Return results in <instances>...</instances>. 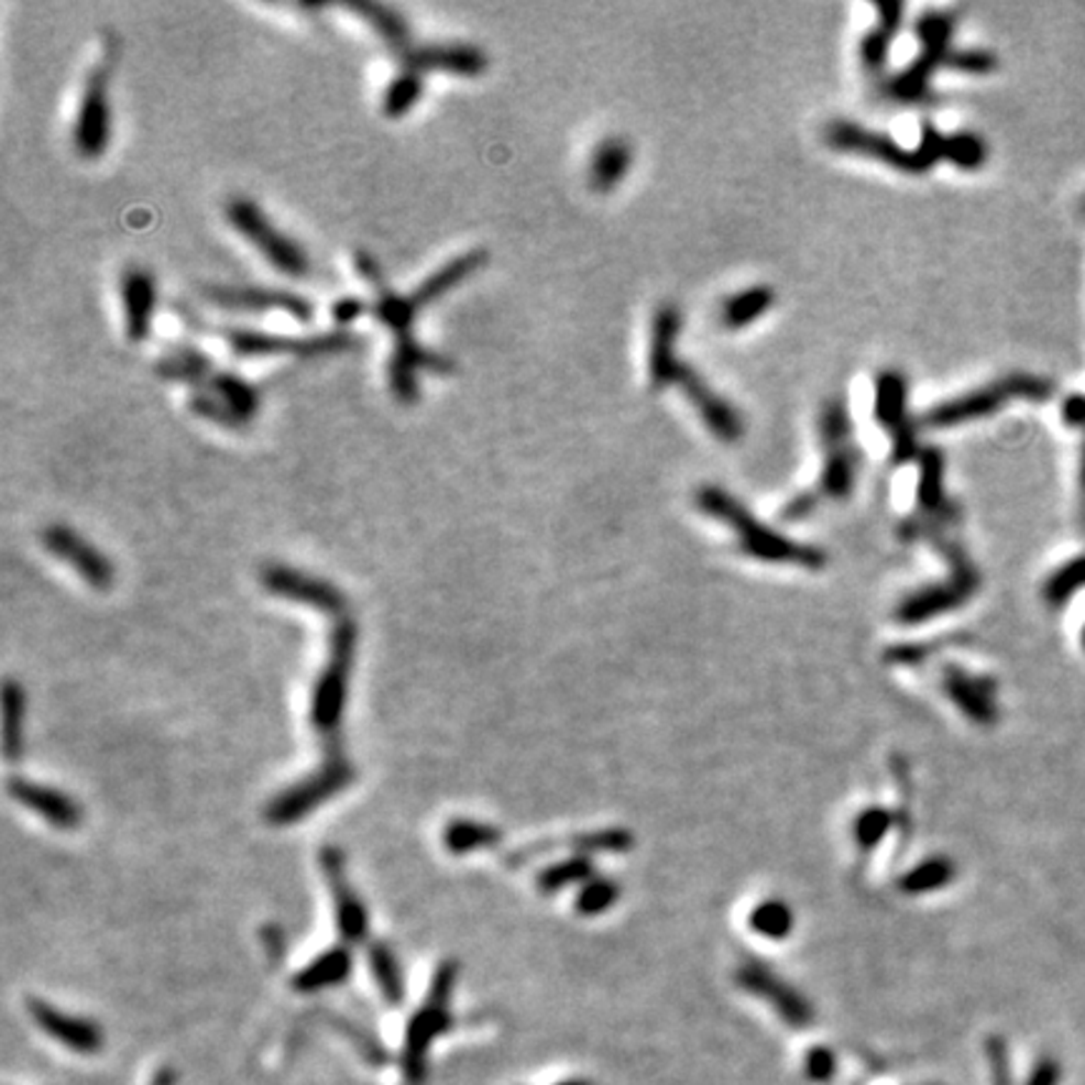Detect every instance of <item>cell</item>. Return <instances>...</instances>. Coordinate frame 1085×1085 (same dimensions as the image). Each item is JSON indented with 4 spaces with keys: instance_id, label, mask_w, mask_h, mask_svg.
Returning <instances> with one entry per match:
<instances>
[{
    "instance_id": "13",
    "label": "cell",
    "mask_w": 1085,
    "mask_h": 1085,
    "mask_svg": "<svg viewBox=\"0 0 1085 1085\" xmlns=\"http://www.w3.org/2000/svg\"><path fill=\"white\" fill-rule=\"evenodd\" d=\"M111 43L101 64L88 74L81 94V106L74 123V146L78 156L99 158L106 154L111 141V103H109V70H111Z\"/></svg>"
},
{
    "instance_id": "18",
    "label": "cell",
    "mask_w": 1085,
    "mask_h": 1085,
    "mask_svg": "<svg viewBox=\"0 0 1085 1085\" xmlns=\"http://www.w3.org/2000/svg\"><path fill=\"white\" fill-rule=\"evenodd\" d=\"M41 542L51 556L66 560L94 591H109L113 585L116 571L111 560L99 548H94L86 538L78 536L76 530L56 523V526H48L41 533Z\"/></svg>"
},
{
    "instance_id": "1",
    "label": "cell",
    "mask_w": 1085,
    "mask_h": 1085,
    "mask_svg": "<svg viewBox=\"0 0 1085 1085\" xmlns=\"http://www.w3.org/2000/svg\"><path fill=\"white\" fill-rule=\"evenodd\" d=\"M681 325V309L673 302L658 305L651 319V344H648V382L656 393L671 385L679 387L714 438L722 442L742 440L746 432L742 413L716 390H711L687 360H679L676 354Z\"/></svg>"
},
{
    "instance_id": "8",
    "label": "cell",
    "mask_w": 1085,
    "mask_h": 1085,
    "mask_svg": "<svg viewBox=\"0 0 1085 1085\" xmlns=\"http://www.w3.org/2000/svg\"><path fill=\"white\" fill-rule=\"evenodd\" d=\"M354 648H358V624L350 616L337 618L332 636H329L327 666L317 676L313 704H309V724L319 736H327L332 742H337V732L344 719Z\"/></svg>"
},
{
    "instance_id": "30",
    "label": "cell",
    "mask_w": 1085,
    "mask_h": 1085,
    "mask_svg": "<svg viewBox=\"0 0 1085 1085\" xmlns=\"http://www.w3.org/2000/svg\"><path fill=\"white\" fill-rule=\"evenodd\" d=\"M485 262H487L485 249H470V252L460 254L452 262L445 264L442 270L430 274V277L413 292L410 299L415 302L417 309L428 307L432 302H438L442 295L456 289L458 284H462L468 277H473L480 266H485Z\"/></svg>"
},
{
    "instance_id": "51",
    "label": "cell",
    "mask_w": 1085,
    "mask_h": 1085,
    "mask_svg": "<svg viewBox=\"0 0 1085 1085\" xmlns=\"http://www.w3.org/2000/svg\"><path fill=\"white\" fill-rule=\"evenodd\" d=\"M264 940L270 942V945H266V950H270V955H272L274 960L284 957V935H282V930H277V928H266V930H264Z\"/></svg>"
},
{
    "instance_id": "31",
    "label": "cell",
    "mask_w": 1085,
    "mask_h": 1085,
    "mask_svg": "<svg viewBox=\"0 0 1085 1085\" xmlns=\"http://www.w3.org/2000/svg\"><path fill=\"white\" fill-rule=\"evenodd\" d=\"M197 387H207L211 395H215L227 410L237 417V423L244 425L252 423L256 413H260L262 397L260 390H256L252 382H246L244 377L234 375V372H211V375L201 382ZM194 390V387H191Z\"/></svg>"
},
{
    "instance_id": "35",
    "label": "cell",
    "mask_w": 1085,
    "mask_h": 1085,
    "mask_svg": "<svg viewBox=\"0 0 1085 1085\" xmlns=\"http://www.w3.org/2000/svg\"><path fill=\"white\" fill-rule=\"evenodd\" d=\"M344 8L354 15H360L364 23H370L397 56L410 48V31H407L405 18L393 11V8L380 3H347Z\"/></svg>"
},
{
    "instance_id": "11",
    "label": "cell",
    "mask_w": 1085,
    "mask_h": 1085,
    "mask_svg": "<svg viewBox=\"0 0 1085 1085\" xmlns=\"http://www.w3.org/2000/svg\"><path fill=\"white\" fill-rule=\"evenodd\" d=\"M227 219L239 234L246 237L260 252L266 256L274 270H280L287 277H305L309 272V260L295 239L272 224L270 217L256 207L252 199L234 197L227 204Z\"/></svg>"
},
{
    "instance_id": "14",
    "label": "cell",
    "mask_w": 1085,
    "mask_h": 1085,
    "mask_svg": "<svg viewBox=\"0 0 1085 1085\" xmlns=\"http://www.w3.org/2000/svg\"><path fill=\"white\" fill-rule=\"evenodd\" d=\"M875 417L877 423L889 432V440H892L895 465H905V462L918 460L920 456L918 425H914L910 407H907V377L902 372L885 370L877 375Z\"/></svg>"
},
{
    "instance_id": "49",
    "label": "cell",
    "mask_w": 1085,
    "mask_h": 1085,
    "mask_svg": "<svg viewBox=\"0 0 1085 1085\" xmlns=\"http://www.w3.org/2000/svg\"><path fill=\"white\" fill-rule=\"evenodd\" d=\"M1057 1083H1061V1065H1057V1061H1053V1057H1043V1061H1038L1033 1073L1028 1075L1026 1085H1057Z\"/></svg>"
},
{
    "instance_id": "9",
    "label": "cell",
    "mask_w": 1085,
    "mask_h": 1085,
    "mask_svg": "<svg viewBox=\"0 0 1085 1085\" xmlns=\"http://www.w3.org/2000/svg\"><path fill=\"white\" fill-rule=\"evenodd\" d=\"M354 781V767L344 757L340 742L325 744V764L307 779L297 781L289 789L280 791L270 804L264 807L266 822L274 826H289L305 820L319 804L332 799Z\"/></svg>"
},
{
    "instance_id": "3",
    "label": "cell",
    "mask_w": 1085,
    "mask_h": 1085,
    "mask_svg": "<svg viewBox=\"0 0 1085 1085\" xmlns=\"http://www.w3.org/2000/svg\"><path fill=\"white\" fill-rule=\"evenodd\" d=\"M697 508L709 518L722 520L734 530L742 554L749 558L764 560L777 566H797L804 571H822L826 566V554L822 548L799 542L789 536H781L767 523H761L746 505L719 485H701L697 491Z\"/></svg>"
},
{
    "instance_id": "10",
    "label": "cell",
    "mask_w": 1085,
    "mask_h": 1085,
    "mask_svg": "<svg viewBox=\"0 0 1085 1085\" xmlns=\"http://www.w3.org/2000/svg\"><path fill=\"white\" fill-rule=\"evenodd\" d=\"M918 465V508L900 523V538L907 542L930 540L960 520V505L945 491V452L930 445L920 450Z\"/></svg>"
},
{
    "instance_id": "53",
    "label": "cell",
    "mask_w": 1085,
    "mask_h": 1085,
    "mask_svg": "<svg viewBox=\"0 0 1085 1085\" xmlns=\"http://www.w3.org/2000/svg\"><path fill=\"white\" fill-rule=\"evenodd\" d=\"M1081 495H1083V505H1085V428H1083V450H1081Z\"/></svg>"
},
{
    "instance_id": "29",
    "label": "cell",
    "mask_w": 1085,
    "mask_h": 1085,
    "mask_svg": "<svg viewBox=\"0 0 1085 1085\" xmlns=\"http://www.w3.org/2000/svg\"><path fill=\"white\" fill-rule=\"evenodd\" d=\"M352 953L347 945L329 947L327 953L317 955L313 963L292 977V990L302 995H313L319 990H327V987H335L344 983L352 973Z\"/></svg>"
},
{
    "instance_id": "32",
    "label": "cell",
    "mask_w": 1085,
    "mask_h": 1085,
    "mask_svg": "<svg viewBox=\"0 0 1085 1085\" xmlns=\"http://www.w3.org/2000/svg\"><path fill=\"white\" fill-rule=\"evenodd\" d=\"M777 302V292L769 284H754L728 297L719 313V322L726 329H744L764 317Z\"/></svg>"
},
{
    "instance_id": "26",
    "label": "cell",
    "mask_w": 1085,
    "mask_h": 1085,
    "mask_svg": "<svg viewBox=\"0 0 1085 1085\" xmlns=\"http://www.w3.org/2000/svg\"><path fill=\"white\" fill-rule=\"evenodd\" d=\"M123 329L129 342H144L151 332V317L156 309V284L144 266H127L121 274Z\"/></svg>"
},
{
    "instance_id": "17",
    "label": "cell",
    "mask_w": 1085,
    "mask_h": 1085,
    "mask_svg": "<svg viewBox=\"0 0 1085 1085\" xmlns=\"http://www.w3.org/2000/svg\"><path fill=\"white\" fill-rule=\"evenodd\" d=\"M260 578L264 589L280 595V599L317 609L319 613H327V616L335 618H342L347 613V595L335 583L325 581V578L309 576L305 571H297V568L280 563L264 566Z\"/></svg>"
},
{
    "instance_id": "42",
    "label": "cell",
    "mask_w": 1085,
    "mask_h": 1085,
    "mask_svg": "<svg viewBox=\"0 0 1085 1085\" xmlns=\"http://www.w3.org/2000/svg\"><path fill=\"white\" fill-rule=\"evenodd\" d=\"M895 824V814L887 812L885 807H867L865 812L857 814L855 820V842L862 855H869L872 850L879 847L889 830Z\"/></svg>"
},
{
    "instance_id": "16",
    "label": "cell",
    "mask_w": 1085,
    "mask_h": 1085,
    "mask_svg": "<svg viewBox=\"0 0 1085 1085\" xmlns=\"http://www.w3.org/2000/svg\"><path fill=\"white\" fill-rule=\"evenodd\" d=\"M319 867H322L329 895H332L335 902L337 932L347 945H360L370 935V914L360 895L354 892L350 877H347L342 850L335 847V844L319 850Z\"/></svg>"
},
{
    "instance_id": "40",
    "label": "cell",
    "mask_w": 1085,
    "mask_h": 1085,
    "mask_svg": "<svg viewBox=\"0 0 1085 1085\" xmlns=\"http://www.w3.org/2000/svg\"><path fill=\"white\" fill-rule=\"evenodd\" d=\"M593 879V862L589 855H573L546 867L538 875V892L556 895L571 885H585Z\"/></svg>"
},
{
    "instance_id": "52",
    "label": "cell",
    "mask_w": 1085,
    "mask_h": 1085,
    "mask_svg": "<svg viewBox=\"0 0 1085 1085\" xmlns=\"http://www.w3.org/2000/svg\"><path fill=\"white\" fill-rule=\"evenodd\" d=\"M174 1083H176V1075L172 1068H158L154 1075V1081H151V1085H174Z\"/></svg>"
},
{
    "instance_id": "43",
    "label": "cell",
    "mask_w": 1085,
    "mask_h": 1085,
    "mask_svg": "<svg viewBox=\"0 0 1085 1085\" xmlns=\"http://www.w3.org/2000/svg\"><path fill=\"white\" fill-rule=\"evenodd\" d=\"M621 895L618 885L609 877H593L578 889L576 897V912L583 914V918H595V914L609 912L613 905H616Z\"/></svg>"
},
{
    "instance_id": "7",
    "label": "cell",
    "mask_w": 1085,
    "mask_h": 1085,
    "mask_svg": "<svg viewBox=\"0 0 1085 1085\" xmlns=\"http://www.w3.org/2000/svg\"><path fill=\"white\" fill-rule=\"evenodd\" d=\"M928 542L945 556L950 576L947 581L922 585V589L905 595L895 611V618L907 626H918L924 624V621L942 616V613L960 609L980 589V573H977L971 556H967V550L957 540L950 538L947 533H940V536H932Z\"/></svg>"
},
{
    "instance_id": "50",
    "label": "cell",
    "mask_w": 1085,
    "mask_h": 1085,
    "mask_svg": "<svg viewBox=\"0 0 1085 1085\" xmlns=\"http://www.w3.org/2000/svg\"><path fill=\"white\" fill-rule=\"evenodd\" d=\"M1061 415H1063V423L1068 425V428H1085V395H1071V397H1065L1063 399V407H1061Z\"/></svg>"
},
{
    "instance_id": "38",
    "label": "cell",
    "mask_w": 1085,
    "mask_h": 1085,
    "mask_svg": "<svg viewBox=\"0 0 1085 1085\" xmlns=\"http://www.w3.org/2000/svg\"><path fill=\"white\" fill-rule=\"evenodd\" d=\"M955 862L950 857H928L920 862L918 867H912L907 875L900 879V889L907 895H930L938 892V889L947 887L955 879Z\"/></svg>"
},
{
    "instance_id": "37",
    "label": "cell",
    "mask_w": 1085,
    "mask_h": 1085,
    "mask_svg": "<svg viewBox=\"0 0 1085 1085\" xmlns=\"http://www.w3.org/2000/svg\"><path fill=\"white\" fill-rule=\"evenodd\" d=\"M23 722H25V691L18 681L3 683V754L8 761L23 757Z\"/></svg>"
},
{
    "instance_id": "19",
    "label": "cell",
    "mask_w": 1085,
    "mask_h": 1085,
    "mask_svg": "<svg viewBox=\"0 0 1085 1085\" xmlns=\"http://www.w3.org/2000/svg\"><path fill=\"white\" fill-rule=\"evenodd\" d=\"M211 305L231 313H287L299 322H309L315 317L313 302L284 289L264 287H207L204 289Z\"/></svg>"
},
{
    "instance_id": "33",
    "label": "cell",
    "mask_w": 1085,
    "mask_h": 1085,
    "mask_svg": "<svg viewBox=\"0 0 1085 1085\" xmlns=\"http://www.w3.org/2000/svg\"><path fill=\"white\" fill-rule=\"evenodd\" d=\"M503 832L497 830L495 824L478 822V820H450L442 830V847L450 852V855L462 857L470 855V852L480 850H493L501 844Z\"/></svg>"
},
{
    "instance_id": "27",
    "label": "cell",
    "mask_w": 1085,
    "mask_h": 1085,
    "mask_svg": "<svg viewBox=\"0 0 1085 1085\" xmlns=\"http://www.w3.org/2000/svg\"><path fill=\"white\" fill-rule=\"evenodd\" d=\"M875 11H877L875 29H869L865 33V39L859 41V61L867 74L879 76L887 66V56L889 48H892L895 35L902 29L905 3H900V0H877Z\"/></svg>"
},
{
    "instance_id": "47",
    "label": "cell",
    "mask_w": 1085,
    "mask_h": 1085,
    "mask_svg": "<svg viewBox=\"0 0 1085 1085\" xmlns=\"http://www.w3.org/2000/svg\"><path fill=\"white\" fill-rule=\"evenodd\" d=\"M987 1061H990V1065H993L990 1073H993L995 1085H1012L1008 1045H1005L1000 1038L987 1040Z\"/></svg>"
},
{
    "instance_id": "48",
    "label": "cell",
    "mask_w": 1085,
    "mask_h": 1085,
    "mask_svg": "<svg viewBox=\"0 0 1085 1085\" xmlns=\"http://www.w3.org/2000/svg\"><path fill=\"white\" fill-rule=\"evenodd\" d=\"M368 309L370 307L364 305L362 299L344 297V299H337L332 305V317H335L337 325H352V322H358V319L368 313Z\"/></svg>"
},
{
    "instance_id": "24",
    "label": "cell",
    "mask_w": 1085,
    "mask_h": 1085,
    "mask_svg": "<svg viewBox=\"0 0 1085 1085\" xmlns=\"http://www.w3.org/2000/svg\"><path fill=\"white\" fill-rule=\"evenodd\" d=\"M8 794H11L18 804L31 809L33 814H39L56 830H76L78 824L84 822V809L78 807L76 799H70L68 794L58 789L35 785L31 779L13 777L8 779Z\"/></svg>"
},
{
    "instance_id": "41",
    "label": "cell",
    "mask_w": 1085,
    "mask_h": 1085,
    "mask_svg": "<svg viewBox=\"0 0 1085 1085\" xmlns=\"http://www.w3.org/2000/svg\"><path fill=\"white\" fill-rule=\"evenodd\" d=\"M749 924L757 935L767 940H787L794 930V912L781 900H764L754 907Z\"/></svg>"
},
{
    "instance_id": "21",
    "label": "cell",
    "mask_w": 1085,
    "mask_h": 1085,
    "mask_svg": "<svg viewBox=\"0 0 1085 1085\" xmlns=\"http://www.w3.org/2000/svg\"><path fill=\"white\" fill-rule=\"evenodd\" d=\"M452 1026L448 1005L425 1000L420 1010L407 1022L405 1048H403V1073L410 1085L425 1078V1063H428L430 1045Z\"/></svg>"
},
{
    "instance_id": "2",
    "label": "cell",
    "mask_w": 1085,
    "mask_h": 1085,
    "mask_svg": "<svg viewBox=\"0 0 1085 1085\" xmlns=\"http://www.w3.org/2000/svg\"><path fill=\"white\" fill-rule=\"evenodd\" d=\"M820 442H822V473L817 478V485L809 491L799 493L781 508L785 520H802L812 515L822 503L830 501H847L855 493L862 450L855 440V423H852L850 405L844 397H830L822 405L820 423Z\"/></svg>"
},
{
    "instance_id": "54",
    "label": "cell",
    "mask_w": 1085,
    "mask_h": 1085,
    "mask_svg": "<svg viewBox=\"0 0 1085 1085\" xmlns=\"http://www.w3.org/2000/svg\"><path fill=\"white\" fill-rule=\"evenodd\" d=\"M558 1085H591V1083H585V1081H566V1083H558Z\"/></svg>"
},
{
    "instance_id": "22",
    "label": "cell",
    "mask_w": 1085,
    "mask_h": 1085,
    "mask_svg": "<svg viewBox=\"0 0 1085 1085\" xmlns=\"http://www.w3.org/2000/svg\"><path fill=\"white\" fill-rule=\"evenodd\" d=\"M29 1016L43 1033L53 1040H58V1043L66 1045L68 1051L94 1055L103 1048V1033L94 1020L68 1016V1012L53 1008L51 1002L39 998H29Z\"/></svg>"
},
{
    "instance_id": "44",
    "label": "cell",
    "mask_w": 1085,
    "mask_h": 1085,
    "mask_svg": "<svg viewBox=\"0 0 1085 1085\" xmlns=\"http://www.w3.org/2000/svg\"><path fill=\"white\" fill-rule=\"evenodd\" d=\"M571 847L581 850V855L589 857L591 852H626L634 847V837H631L628 830H601L578 834V837H573Z\"/></svg>"
},
{
    "instance_id": "55",
    "label": "cell",
    "mask_w": 1085,
    "mask_h": 1085,
    "mask_svg": "<svg viewBox=\"0 0 1085 1085\" xmlns=\"http://www.w3.org/2000/svg\"><path fill=\"white\" fill-rule=\"evenodd\" d=\"M1081 215L1085 217V199H1083V204H1081Z\"/></svg>"
},
{
    "instance_id": "23",
    "label": "cell",
    "mask_w": 1085,
    "mask_h": 1085,
    "mask_svg": "<svg viewBox=\"0 0 1085 1085\" xmlns=\"http://www.w3.org/2000/svg\"><path fill=\"white\" fill-rule=\"evenodd\" d=\"M397 58L405 68L417 70V74H423V70H445V74L475 78L487 70L485 51L473 46V43H430V46L420 48L410 46L399 53Z\"/></svg>"
},
{
    "instance_id": "15",
    "label": "cell",
    "mask_w": 1085,
    "mask_h": 1085,
    "mask_svg": "<svg viewBox=\"0 0 1085 1085\" xmlns=\"http://www.w3.org/2000/svg\"><path fill=\"white\" fill-rule=\"evenodd\" d=\"M736 983L754 998L769 1002V1008L777 1016L789 1022L791 1028L804 1030L814 1022V1008L809 1005L802 993L794 985H789L785 977H779L761 960H749L736 971Z\"/></svg>"
},
{
    "instance_id": "12",
    "label": "cell",
    "mask_w": 1085,
    "mask_h": 1085,
    "mask_svg": "<svg viewBox=\"0 0 1085 1085\" xmlns=\"http://www.w3.org/2000/svg\"><path fill=\"white\" fill-rule=\"evenodd\" d=\"M224 340L231 347V352L239 358H266V354H299V358H322V354H337L354 350L360 344V337L344 329L337 332H325L315 337H287V335H270L256 332V329L231 327L224 329Z\"/></svg>"
},
{
    "instance_id": "6",
    "label": "cell",
    "mask_w": 1085,
    "mask_h": 1085,
    "mask_svg": "<svg viewBox=\"0 0 1085 1085\" xmlns=\"http://www.w3.org/2000/svg\"><path fill=\"white\" fill-rule=\"evenodd\" d=\"M957 29V13L953 11H928L920 15L918 35L920 53L900 74L887 78L883 94L895 103L922 106L935 101L932 94V76L940 68H947L953 56V35Z\"/></svg>"
},
{
    "instance_id": "28",
    "label": "cell",
    "mask_w": 1085,
    "mask_h": 1085,
    "mask_svg": "<svg viewBox=\"0 0 1085 1085\" xmlns=\"http://www.w3.org/2000/svg\"><path fill=\"white\" fill-rule=\"evenodd\" d=\"M634 166V149L626 139L609 136L595 146L589 164V184L593 191L609 194L626 179Z\"/></svg>"
},
{
    "instance_id": "46",
    "label": "cell",
    "mask_w": 1085,
    "mask_h": 1085,
    "mask_svg": "<svg viewBox=\"0 0 1085 1085\" xmlns=\"http://www.w3.org/2000/svg\"><path fill=\"white\" fill-rule=\"evenodd\" d=\"M834 1073H837V1057H834L830 1048H812L807 1053V1075L814 1083L832 1081Z\"/></svg>"
},
{
    "instance_id": "36",
    "label": "cell",
    "mask_w": 1085,
    "mask_h": 1085,
    "mask_svg": "<svg viewBox=\"0 0 1085 1085\" xmlns=\"http://www.w3.org/2000/svg\"><path fill=\"white\" fill-rule=\"evenodd\" d=\"M370 971L380 987V995L387 1005H399L405 1000V975L399 967L395 950L385 940H377L370 945Z\"/></svg>"
},
{
    "instance_id": "20",
    "label": "cell",
    "mask_w": 1085,
    "mask_h": 1085,
    "mask_svg": "<svg viewBox=\"0 0 1085 1085\" xmlns=\"http://www.w3.org/2000/svg\"><path fill=\"white\" fill-rule=\"evenodd\" d=\"M428 370V372H452L456 364L452 360L442 358V354L428 350V347L417 344L415 337L413 340L395 342L393 358H390L387 377H390V390L399 405H415L417 397H420V385H417V372Z\"/></svg>"
},
{
    "instance_id": "45",
    "label": "cell",
    "mask_w": 1085,
    "mask_h": 1085,
    "mask_svg": "<svg viewBox=\"0 0 1085 1085\" xmlns=\"http://www.w3.org/2000/svg\"><path fill=\"white\" fill-rule=\"evenodd\" d=\"M998 66H1000L998 56H995L993 51H983V48L953 51V56H950V64H947V68L965 70V74H975V76L993 74V70H998Z\"/></svg>"
},
{
    "instance_id": "5",
    "label": "cell",
    "mask_w": 1085,
    "mask_h": 1085,
    "mask_svg": "<svg viewBox=\"0 0 1085 1085\" xmlns=\"http://www.w3.org/2000/svg\"><path fill=\"white\" fill-rule=\"evenodd\" d=\"M1053 393L1055 385L1051 380L1030 375V372H1012V375H1002L998 380H993L990 385H980L971 390V393H963L932 405L930 410L922 415V425L930 430L960 428V425L965 423L995 415L998 410H1002L1005 405H1010L1012 399H1035V403H1040V399L1053 397Z\"/></svg>"
},
{
    "instance_id": "34",
    "label": "cell",
    "mask_w": 1085,
    "mask_h": 1085,
    "mask_svg": "<svg viewBox=\"0 0 1085 1085\" xmlns=\"http://www.w3.org/2000/svg\"><path fill=\"white\" fill-rule=\"evenodd\" d=\"M215 368H211V360L204 354L197 347H174L172 352L158 358L156 362V375L172 382H184V385L197 387L207 380Z\"/></svg>"
},
{
    "instance_id": "25",
    "label": "cell",
    "mask_w": 1085,
    "mask_h": 1085,
    "mask_svg": "<svg viewBox=\"0 0 1085 1085\" xmlns=\"http://www.w3.org/2000/svg\"><path fill=\"white\" fill-rule=\"evenodd\" d=\"M942 691L977 726H993L995 719H998L995 683L985 676H973L957 669V666H945L942 669Z\"/></svg>"
},
{
    "instance_id": "4",
    "label": "cell",
    "mask_w": 1085,
    "mask_h": 1085,
    "mask_svg": "<svg viewBox=\"0 0 1085 1085\" xmlns=\"http://www.w3.org/2000/svg\"><path fill=\"white\" fill-rule=\"evenodd\" d=\"M824 144L840 151V154L875 158L879 164L912 176L930 172L938 162H950V156H953V133H942L932 123H924L922 127L918 146L905 149L892 136L837 119L826 123Z\"/></svg>"
},
{
    "instance_id": "39",
    "label": "cell",
    "mask_w": 1085,
    "mask_h": 1085,
    "mask_svg": "<svg viewBox=\"0 0 1085 1085\" xmlns=\"http://www.w3.org/2000/svg\"><path fill=\"white\" fill-rule=\"evenodd\" d=\"M425 94V81L417 70L405 68L403 74H397L393 78V84L385 88V96H382V113L387 119H403V116L410 113L417 101L423 99Z\"/></svg>"
}]
</instances>
